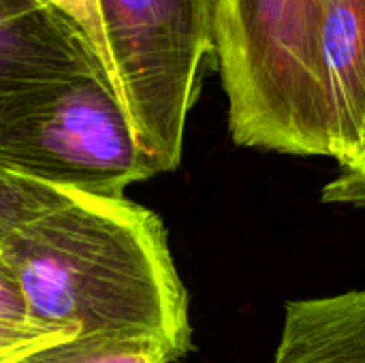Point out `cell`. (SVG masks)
<instances>
[{"instance_id":"7","label":"cell","mask_w":365,"mask_h":363,"mask_svg":"<svg viewBox=\"0 0 365 363\" xmlns=\"http://www.w3.org/2000/svg\"><path fill=\"white\" fill-rule=\"evenodd\" d=\"M272 363H365V289L289 302Z\"/></svg>"},{"instance_id":"8","label":"cell","mask_w":365,"mask_h":363,"mask_svg":"<svg viewBox=\"0 0 365 363\" xmlns=\"http://www.w3.org/2000/svg\"><path fill=\"white\" fill-rule=\"evenodd\" d=\"M180 355L160 338L148 334L77 336L15 363H173Z\"/></svg>"},{"instance_id":"2","label":"cell","mask_w":365,"mask_h":363,"mask_svg":"<svg viewBox=\"0 0 365 363\" xmlns=\"http://www.w3.org/2000/svg\"><path fill=\"white\" fill-rule=\"evenodd\" d=\"M329 0H214V60L231 139L329 156L321 32Z\"/></svg>"},{"instance_id":"1","label":"cell","mask_w":365,"mask_h":363,"mask_svg":"<svg viewBox=\"0 0 365 363\" xmlns=\"http://www.w3.org/2000/svg\"><path fill=\"white\" fill-rule=\"evenodd\" d=\"M28 319L77 336L148 334L190 351L188 293L160 216L126 197H86L43 214L0 248Z\"/></svg>"},{"instance_id":"13","label":"cell","mask_w":365,"mask_h":363,"mask_svg":"<svg viewBox=\"0 0 365 363\" xmlns=\"http://www.w3.org/2000/svg\"><path fill=\"white\" fill-rule=\"evenodd\" d=\"M0 321L2 323H15V325L32 323L28 319L24 297L17 289V282H15L11 270L6 267L2 257H0Z\"/></svg>"},{"instance_id":"11","label":"cell","mask_w":365,"mask_h":363,"mask_svg":"<svg viewBox=\"0 0 365 363\" xmlns=\"http://www.w3.org/2000/svg\"><path fill=\"white\" fill-rule=\"evenodd\" d=\"M45 2L60 13H64L88 39L105 77H107V45H105V32L101 24V13H98V2L96 0H38Z\"/></svg>"},{"instance_id":"12","label":"cell","mask_w":365,"mask_h":363,"mask_svg":"<svg viewBox=\"0 0 365 363\" xmlns=\"http://www.w3.org/2000/svg\"><path fill=\"white\" fill-rule=\"evenodd\" d=\"M321 199L323 203L365 210V163L357 167H340V175L325 184Z\"/></svg>"},{"instance_id":"6","label":"cell","mask_w":365,"mask_h":363,"mask_svg":"<svg viewBox=\"0 0 365 363\" xmlns=\"http://www.w3.org/2000/svg\"><path fill=\"white\" fill-rule=\"evenodd\" d=\"M329 158L365 163V0H329L321 32Z\"/></svg>"},{"instance_id":"3","label":"cell","mask_w":365,"mask_h":363,"mask_svg":"<svg viewBox=\"0 0 365 363\" xmlns=\"http://www.w3.org/2000/svg\"><path fill=\"white\" fill-rule=\"evenodd\" d=\"M107 81L156 173L178 169L214 56V0H96Z\"/></svg>"},{"instance_id":"9","label":"cell","mask_w":365,"mask_h":363,"mask_svg":"<svg viewBox=\"0 0 365 363\" xmlns=\"http://www.w3.org/2000/svg\"><path fill=\"white\" fill-rule=\"evenodd\" d=\"M75 197L79 195L0 167V248L15 231Z\"/></svg>"},{"instance_id":"10","label":"cell","mask_w":365,"mask_h":363,"mask_svg":"<svg viewBox=\"0 0 365 363\" xmlns=\"http://www.w3.org/2000/svg\"><path fill=\"white\" fill-rule=\"evenodd\" d=\"M75 338L62 329H49L36 323H2L0 321V363H15L34 351Z\"/></svg>"},{"instance_id":"5","label":"cell","mask_w":365,"mask_h":363,"mask_svg":"<svg viewBox=\"0 0 365 363\" xmlns=\"http://www.w3.org/2000/svg\"><path fill=\"white\" fill-rule=\"evenodd\" d=\"M90 73L105 77L64 13L38 0H0V111L21 94Z\"/></svg>"},{"instance_id":"4","label":"cell","mask_w":365,"mask_h":363,"mask_svg":"<svg viewBox=\"0 0 365 363\" xmlns=\"http://www.w3.org/2000/svg\"><path fill=\"white\" fill-rule=\"evenodd\" d=\"M0 167L86 197H124L156 173L98 73L17 96L0 111Z\"/></svg>"}]
</instances>
